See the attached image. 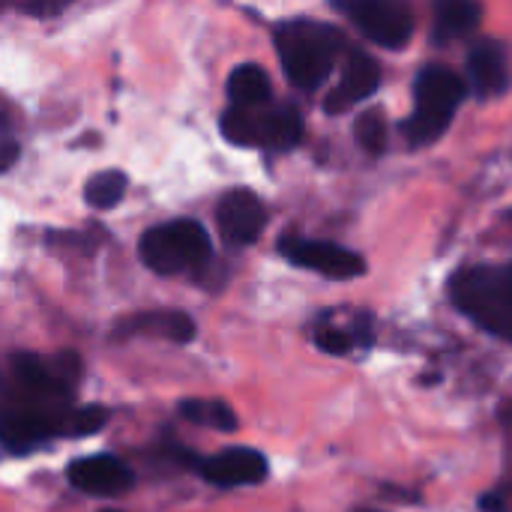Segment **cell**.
Masks as SVG:
<instances>
[{"label":"cell","instance_id":"obj_1","mask_svg":"<svg viewBox=\"0 0 512 512\" xmlns=\"http://www.w3.org/2000/svg\"><path fill=\"white\" fill-rule=\"evenodd\" d=\"M102 405H57L21 396H0V444L12 453H27L54 438H84L105 429Z\"/></svg>","mask_w":512,"mask_h":512},{"label":"cell","instance_id":"obj_2","mask_svg":"<svg viewBox=\"0 0 512 512\" xmlns=\"http://www.w3.org/2000/svg\"><path fill=\"white\" fill-rule=\"evenodd\" d=\"M342 33L321 21H288L276 30V51L288 81L300 90H315L333 72L342 54Z\"/></svg>","mask_w":512,"mask_h":512},{"label":"cell","instance_id":"obj_3","mask_svg":"<svg viewBox=\"0 0 512 512\" xmlns=\"http://www.w3.org/2000/svg\"><path fill=\"white\" fill-rule=\"evenodd\" d=\"M450 297L477 327L512 342V264L459 270L450 279Z\"/></svg>","mask_w":512,"mask_h":512},{"label":"cell","instance_id":"obj_4","mask_svg":"<svg viewBox=\"0 0 512 512\" xmlns=\"http://www.w3.org/2000/svg\"><path fill=\"white\" fill-rule=\"evenodd\" d=\"M468 87L465 81L438 63H429L414 84V111L405 123V135L414 147H426L438 141L447 129L453 114L459 111Z\"/></svg>","mask_w":512,"mask_h":512},{"label":"cell","instance_id":"obj_5","mask_svg":"<svg viewBox=\"0 0 512 512\" xmlns=\"http://www.w3.org/2000/svg\"><path fill=\"white\" fill-rule=\"evenodd\" d=\"M210 255H213L210 234L192 219L156 225L141 237V261L159 276H174L183 270L204 267Z\"/></svg>","mask_w":512,"mask_h":512},{"label":"cell","instance_id":"obj_6","mask_svg":"<svg viewBox=\"0 0 512 512\" xmlns=\"http://www.w3.org/2000/svg\"><path fill=\"white\" fill-rule=\"evenodd\" d=\"M222 135L237 147L291 150L303 138V117L291 105H276V108L231 105L222 114Z\"/></svg>","mask_w":512,"mask_h":512},{"label":"cell","instance_id":"obj_7","mask_svg":"<svg viewBox=\"0 0 512 512\" xmlns=\"http://www.w3.org/2000/svg\"><path fill=\"white\" fill-rule=\"evenodd\" d=\"M333 6L381 48H402L414 36V9L408 0H333Z\"/></svg>","mask_w":512,"mask_h":512},{"label":"cell","instance_id":"obj_8","mask_svg":"<svg viewBox=\"0 0 512 512\" xmlns=\"http://www.w3.org/2000/svg\"><path fill=\"white\" fill-rule=\"evenodd\" d=\"M279 252L306 270H315L327 279H357L366 273V261L336 243H324V240H306V237H282Z\"/></svg>","mask_w":512,"mask_h":512},{"label":"cell","instance_id":"obj_9","mask_svg":"<svg viewBox=\"0 0 512 512\" xmlns=\"http://www.w3.org/2000/svg\"><path fill=\"white\" fill-rule=\"evenodd\" d=\"M66 480L84 495L117 498L135 486V471L111 453H96V456H84V459L69 462Z\"/></svg>","mask_w":512,"mask_h":512},{"label":"cell","instance_id":"obj_10","mask_svg":"<svg viewBox=\"0 0 512 512\" xmlns=\"http://www.w3.org/2000/svg\"><path fill=\"white\" fill-rule=\"evenodd\" d=\"M195 471L216 489H240V486H258L267 480L270 465L264 453L252 447H231L210 459H198Z\"/></svg>","mask_w":512,"mask_h":512},{"label":"cell","instance_id":"obj_11","mask_svg":"<svg viewBox=\"0 0 512 512\" xmlns=\"http://www.w3.org/2000/svg\"><path fill=\"white\" fill-rule=\"evenodd\" d=\"M222 240L231 246H249L261 237L267 225V210L261 198L249 189H231L216 210Z\"/></svg>","mask_w":512,"mask_h":512},{"label":"cell","instance_id":"obj_12","mask_svg":"<svg viewBox=\"0 0 512 512\" xmlns=\"http://www.w3.org/2000/svg\"><path fill=\"white\" fill-rule=\"evenodd\" d=\"M378 81H381L378 63L366 51H351L348 60H345V72H342L339 84L324 99V111L327 114H342V111L354 108L357 102L369 99L378 90Z\"/></svg>","mask_w":512,"mask_h":512},{"label":"cell","instance_id":"obj_13","mask_svg":"<svg viewBox=\"0 0 512 512\" xmlns=\"http://www.w3.org/2000/svg\"><path fill=\"white\" fill-rule=\"evenodd\" d=\"M468 78L480 99L507 93L512 81L507 51L498 42H477L468 54Z\"/></svg>","mask_w":512,"mask_h":512},{"label":"cell","instance_id":"obj_14","mask_svg":"<svg viewBox=\"0 0 512 512\" xmlns=\"http://www.w3.org/2000/svg\"><path fill=\"white\" fill-rule=\"evenodd\" d=\"M117 339L129 336H159L174 345H186L195 339V321L186 312H141L117 324Z\"/></svg>","mask_w":512,"mask_h":512},{"label":"cell","instance_id":"obj_15","mask_svg":"<svg viewBox=\"0 0 512 512\" xmlns=\"http://www.w3.org/2000/svg\"><path fill=\"white\" fill-rule=\"evenodd\" d=\"M432 30H435V39L441 42H450V39H459V36H468L480 18H483V6L477 0H435L432 3Z\"/></svg>","mask_w":512,"mask_h":512},{"label":"cell","instance_id":"obj_16","mask_svg":"<svg viewBox=\"0 0 512 512\" xmlns=\"http://www.w3.org/2000/svg\"><path fill=\"white\" fill-rule=\"evenodd\" d=\"M228 96L240 108H258L270 102V78L261 66L246 63L237 66L228 78Z\"/></svg>","mask_w":512,"mask_h":512},{"label":"cell","instance_id":"obj_17","mask_svg":"<svg viewBox=\"0 0 512 512\" xmlns=\"http://www.w3.org/2000/svg\"><path fill=\"white\" fill-rule=\"evenodd\" d=\"M180 417L195 423V426H207L216 432H237L240 420L234 414V408L222 399H183L177 405Z\"/></svg>","mask_w":512,"mask_h":512},{"label":"cell","instance_id":"obj_18","mask_svg":"<svg viewBox=\"0 0 512 512\" xmlns=\"http://www.w3.org/2000/svg\"><path fill=\"white\" fill-rule=\"evenodd\" d=\"M123 195H126V174L120 171H102L90 177L84 186V201L93 210H111L123 201Z\"/></svg>","mask_w":512,"mask_h":512},{"label":"cell","instance_id":"obj_19","mask_svg":"<svg viewBox=\"0 0 512 512\" xmlns=\"http://www.w3.org/2000/svg\"><path fill=\"white\" fill-rule=\"evenodd\" d=\"M354 135L360 141V147L372 156L387 150V120L381 111H363L354 123Z\"/></svg>","mask_w":512,"mask_h":512},{"label":"cell","instance_id":"obj_20","mask_svg":"<svg viewBox=\"0 0 512 512\" xmlns=\"http://www.w3.org/2000/svg\"><path fill=\"white\" fill-rule=\"evenodd\" d=\"M315 345H318L324 354H336V357H342V354H351V351H354L357 336H354V333H348V330L321 327V330L315 333Z\"/></svg>","mask_w":512,"mask_h":512},{"label":"cell","instance_id":"obj_21","mask_svg":"<svg viewBox=\"0 0 512 512\" xmlns=\"http://www.w3.org/2000/svg\"><path fill=\"white\" fill-rule=\"evenodd\" d=\"M6 3H12L15 9H21L27 15H54L72 0H6Z\"/></svg>","mask_w":512,"mask_h":512},{"label":"cell","instance_id":"obj_22","mask_svg":"<svg viewBox=\"0 0 512 512\" xmlns=\"http://www.w3.org/2000/svg\"><path fill=\"white\" fill-rule=\"evenodd\" d=\"M18 156H21V150H18L15 141H0V174L9 171L18 162Z\"/></svg>","mask_w":512,"mask_h":512},{"label":"cell","instance_id":"obj_23","mask_svg":"<svg viewBox=\"0 0 512 512\" xmlns=\"http://www.w3.org/2000/svg\"><path fill=\"white\" fill-rule=\"evenodd\" d=\"M3 126H6V120H3V114H0V129H3Z\"/></svg>","mask_w":512,"mask_h":512},{"label":"cell","instance_id":"obj_24","mask_svg":"<svg viewBox=\"0 0 512 512\" xmlns=\"http://www.w3.org/2000/svg\"><path fill=\"white\" fill-rule=\"evenodd\" d=\"M0 384H3V369H0Z\"/></svg>","mask_w":512,"mask_h":512}]
</instances>
